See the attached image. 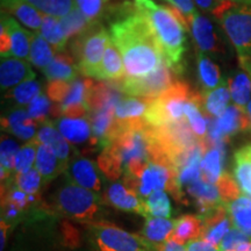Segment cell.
<instances>
[{"instance_id":"cell-43","label":"cell","mask_w":251,"mask_h":251,"mask_svg":"<svg viewBox=\"0 0 251 251\" xmlns=\"http://www.w3.org/2000/svg\"><path fill=\"white\" fill-rule=\"evenodd\" d=\"M31 121L34 120L29 117L27 111H25L23 108L14 109L6 117L1 118V129L7 131V133H11L15 128L29 124Z\"/></svg>"},{"instance_id":"cell-9","label":"cell","mask_w":251,"mask_h":251,"mask_svg":"<svg viewBox=\"0 0 251 251\" xmlns=\"http://www.w3.org/2000/svg\"><path fill=\"white\" fill-rule=\"evenodd\" d=\"M190 28L199 51L211 55L214 58L226 54L224 42L220 39L219 31L211 19L198 12L192 19Z\"/></svg>"},{"instance_id":"cell-24","label":"cell","mask_w":251,"mask_h":251,"mask_svg":"<svg viewBox=\"0 0 251 251\" xmlns=\"http://www.w3.org/2000/svg\"><path fill=\"white\" fill-rule=\"evenodd\" d=\"M188 193L193 198H196L198 206H199L200 214H205L211 209L215 208L216 206L221 205L222 200L220 197L218 186L214 184L207 183V181L200 179L196 183L188 185Z\"/></svg>"},{"instance_id":"cell-31","label":"cell","mask_w":251,"mask_h":251,"mask_svg":"<svg viewBox=\"0 0 251 251\" xmlns=\"http://www.w3.org/2000/svg\"><path fill=\"white\" fill-rule=\"evenodd\" d=\"M228 87L235 105L246 109L251 97V77L244 71L235 72L228 79Z\"/></svg>"},{"instance_id":"cell-7","label":"cell","mask_w":251,"mask_h":251,"mask_svg":"<svg viewBox=\"0 0 251 251\" xmlns=\"http://www.w3.org/2000/svg\"><path fill=\"white\" fill-rule=\"evenodd\" d=\"M90 237L97 251H139L149 249L146 241L107 222L90 224Z\"/></svg>"},{"instance_id":"cell-42","label":"cell","mask_w":251,"mask_h":251,"mask_svg":"<svg viewBox=\"0 0 251 251\" xmlns=\"http://www.w3.org/2000/svg\"><path fill=\"white\" fill-rule=\"evenodd\" d=\"M216 186H218L222 202L226 203V205L241 197L237 181H235L233 177L230 175L226 174V172H224L221 177H220L218 183H216Z\"/></svg>"},{"instance_id":"cell-58","label":"cell","mask_w":251,"mask_h":251,"mask_svg":"<svg viewBox=\"0 0 251 251\" xmlns=\"http://www.w3.org/2000/svg\"><path fill=\"white\" fill-rule=\"evenodd\" d=\"M75 251H84V250H75Z\"/></svg>"},{"instance_id":"cell-10","label":"cell","mask_w":251,"mask_h":251,"mask_svg":"<svg viewBox=\"0 0 251 251\" xmlns=\"http://www.w3.org/2000/svg\"><path fill=\"white\" fill-rule=\"evenodd\" d=\"M64 177L71 183L99 193L102 188V180L99 169L91 159L80 155H75L69 162Z\"/></svg>"},{"instance_id":"cell-18","label":"cell","mask_w":251,"mask_h":251,"mask_svg":"<svg viewBox=\"0 0 251 251\" xmlns=\"http://www.w3.org/2000/svg\"><path fill=\"white\" fill-rule=\"evenodd\" d=\"M2 11L14 15L25 26L39 33L45 14L24 0H1Z\"/></svg>"},{"instance_id":"cell-34","label":"cell","mask_w":251,"mask_h":251,"mask_svg":"<svg viewBox=\"0 0 251 251\" xmlns=\"http://www.w3.org/2000/svg\"><path fill=\"white\" fill-rule=\"evenodd\" d=\"M55 57V49L40 33H35L31 40L29 61L36 68L46 69Z\"/></svg>"},{"instance_id":"cell-38","label":"cell","mask_w":251,"mask_h":251,"mask_svg":"<svg viewBox=\"0 0 251 251\" xmlns=\"http://www.w3.org/2000/svg\"><path fill=\"white\" fill-rule=\"evenodd\" d=\"M39 140L34 137L29 142H27L25 146L19 150L17 157H15V165H14V176L26 174L33 169V165L35 164L37 147H39Z\"/></svg>"},{"instance_id":"cell-51","label":"cell","mask_w":251,"mask_h":251,"mask_svg":"<svg viewBox=\"0 0 251 251\" xmlns=\"http://www.w3.org/2000/svg\"><path fill=\"white\" fill-rule=\"evenodd\" d=\"M158 249H161V251H187L185 244L177 243L171 240H168L165 243H163Z\"/></svg>"},{"instance_id":"cell-15","label":"cell","mask_w":251,"mask_h":251,"mask_svg":"<svg viewBox=\"0 0 251 251\" xmlns=\"http://www.w3.org/2000/svg\"><path fill=\"white\" fill-rule=\"evenodd\" d=\"M1 26L7 30L12 41V54L15 58L29 59L30 45L34 34L24 29L7 12L1 11Z\"/></svg>"},{"instance_id":"cell-20","label":"cell","mask_w":251,"mask_h":251,"mask_svg":"<svg viewBox=\"0 0 251 251\" xmlns=\"http://www.w3.org/2000/svg\"><path fill=\"white\" fill-rule=\"evenodd\" d=\"M78 72L76 61L67 51L57 52L48 67L43 69V74L49 81L62 80L71 83L77 79Z\"/></svg>"},{"instance_id":"cell-40","label":"cell","mask_w":251,"mask_h":251,"mask_svg":"<svg viewBox=\"0 0 251 251\" xmlns=\"http://www.w3.org/2000/svg\"><path fill=\"white\" fill-rule=\"evenodd\" d=\"M146 205L150 216L170 219L172 213L171 203L165 191H156V192L150 194L147 198Z\"/></svg>"},{"instance_id":"cell-46","label":"cell","mask_w":251,"mask_h":251,"mask_svg":"<svg viewBox=\"0 0 251 251\" xmlns=\"http://www.w3.org/2000/svg\"><path fill=\"white\" fill-rule=\"evenodd\" d=\"M71 83L62 80L49 81L48 86H47V94H48L49 99H51V101H55L56 103L63 102V100L67 98L69 91H70Z\"/></svg>"},{"instance_id":"cell-35","label":"cell","mask_w":251,"mask_h":251,"mask_svg":"<svg viewBox=\"0 0 251 251\" xmlns=\"http://www.w3.org/2000/svg\"><path fill=\"white\" fill-rule=\"evenodd\" d=\"M94 21L89 20L77 7H75L65 17L61 18V25L68 39L84 34L90 29Z\"/></svg>"},{"instance_id":"cell-39","label":"cell","mask_w":251,"mask_h":251,"mask_svg":"<svg viewBox=\"0 0 251 251\" xmlns=\"http://www.w3.org/2000/svg\"><path fill=\"white\" fill-rule=\"evenodd\" d=\"M52 107L49 97L41 93L29 103L27 112L37 126H45L50 124L48 118L52 117Z\"/></svg>"},{"instance_id":"cell-17","label":"cell","mask_w":251,"mask_h":251,"mask_svg":"<svg viewBox=\"0 0 251 251\" xmlns=\"http://www.w3.org/2000/svg\"><path fill=\"white\" fill-rule=\"evenodd\" d=\"M35 137L40 143L46 144L49 148H51L56 156L65 164H69L72 157L77 155L75 147H72L71 143L65 140L64 136L51 124L42 126Z\"/></svg>"},{"instance_id":"cell-2","label":"cell","mask_w":251,"mask_h":251,"mask_svg":"<svg viewBox=\"0 0 251 251\" xmlns=\"http://www.w3.org/2000/svg\"><path fill=\"white\" fill-rule=\"evenodd\" d=\"M135 8L148 20L158 40L164 62L171 71L180 75L184 71L186 34L190 29L186 19L174 6L158 5L152 0H133Z\"/></svg>"},{"instance_id":"cell-49","label":"cell","mask_w":251,"mask_h":251,"mask_svg":"<svg viewBox=\"0 0 251 251\" xmlns=\"http://www.w3.org/2000/svg\"><path fill=\"white\" fill-rule=\"evenodd\" d=\"M187 251H220L218 247L213 246L212 243L207 242L202 238H198V240L191 241L186 244Z\"/></svg>"},{"instance_id":"cell-11","label":"cell","mask_w":251,"mask_h":251,"mask_svg":"<svg viewBox=\"0 0 251 251\" xmlns=\"http://www.w3.org/2000/svg\"><path fill=\"white\" fill-rule=\"evenodd\" d=\"M106 201L109 205L125 212H133L140 214L144 219L150 218L147 209L146 200L133 188L120 181H115L109 185L105 193Z\"/></svg>"},{"instance_id":"cell-12","label":"cell","mask_w":251,"mask_h":251,"mask_svg":"<svg viewBox=\"0 0 251 251\" xmlns=\"http://www.w3.org/2000/svg\"><path fill=\"white\" fill-rule=\"evenodd\" d=\"M199 216L202 221V233L200 238L219 248L221 241L233 226L226 203H221Z\"/></svg>"},{"instance_id":"cell-45","label":"cell","mask_w":251,"mask_h":251,"mask_svg":"<svg viewBox=\"0 0 251 251\" xmlns=\"http://www.w3.org/2000/svg\"><path fill=\"white\" fill-rule=\"evenodd\" d=\"M76 7L91 21H97L102 11V5L105 0H75Z\"/></svg>"},{"instance_id":"cell-32","label":"cell","mask_w":251,"mask_h":251,"mask_svg":"<svg viewBox=\"0 0 251 251\" xmlns=\"http://www.w3.org/2000/svg\"><path fill=\"white\" fill-rule=\"evenodd\" d=\"M40 34L52 46L55 51H65V47H67L69 39L63 30L61 18L45 15Z\"/></svg>"},{"instance_id":"cell-8","label":"cell","mask_w":251,"mask_h":251,"mask_svg":"<svg viewBox=\"0 0 251 251\" xmlns=\"http://www.w3.org/2000/svg\"><path fill=\"white\" fill-rule=\"evenodd\" d=\"M174 72L164 62L157 70L143 77H127L117 81L122 93L140 98H155L168 90L174 80Z\"/></svg>"},{"instance_id":"cell-50","label":"cell","mask_w":251,"mask_h":251,"mask_svg":"<svg viewBox=\"0 0 251 251\" xmlns=\"http://www.w3.org/2000/svg\"><path fill=\"white\" fill-rule=\"evenodd\" d=\"M196 6H198L201 11L208 12V13H213V11L220 5L219 0H193Z\"/></svg>"},{"instance_id":"cell-19","label":"cell","mask_w":251,"mask_h":251,"mask_svg":"<svg viewBox=\"0 0 251 251\" xmlns=\"http://www.w3.org/2000/svg\"><path fill=\"white\" fill-rule=\"evenodd\" d=\"M216 125L225 139L233 136L237 131L251 129V122L247 111L236 105L228 106L224 114L216 119Z\"/></svg>"},{"instance_id":"cell-23","label":"cell","mask_w":251,"mask_h":251,"mask_svg":"<svg viewBox=\"0 0 251 251\" xmlns=\"http://www.w3.org/2000/svg\"><path fill=\"white\" fill-rule=\"evenodd\" d=\"M202 233V221L199 215H183L175 220V228L169 240L180 244H186L198 240Z\"/></svg>"},{"instance_id":"cell-41","label":"cell","mask_w":251,"mask_h":251,"mask_svg":"<svg viewBox=\"0 0 251 251\" xmlns=\"http://www.w3.org/2000/svg\"><path fill=\"white\" fill-rule=\"evenodd\" d=\"M43 183L42 177L36 168H33L26 174L14 176V185L27 194H37Z\"/></svg>"},{"instance_id":"cell-53","label":"cell","mask_w":251,"mask_h":251,"mask_svg":"<svg viewBox=\"0 0 251 251\" xmlns=\"http://www.w3.org/2000/svg\"><path fill=\"white\" fill-rule=\"evenodd\" d=\"M246 111H247V113H248V117H249V119H250V122H251V99H250L249 103H248V106H247Z\"/></svg>"},{"instance_id":"cell-26","label":"cell","mask_w":251,"mask_h":251,"mask_svg":"<svg viewBox=\"0 0 251 251\" xmlns=\"http://www.w3.org/2000/svg\"><path fill=\"white\" fill-rule=\"evenodd\" d=\"M197 63L198 76H199L200 84L202 86V93H207L216 89L224 80L221 77L220 68L208 56L199 50L197 52Z\"/></svg>"},{"instance_id":"cell-14","label":"cell","mask_w":251,"mask_h":251,"mask_svg":"<svg viewBox=\"0 0 251 251\" xmlns=\"http://www.w3.org/2000/svg\"><path fill=\"white\" fill-rule=\"evenodd\" d=\"M35 79L30 64L25 59L2 58L0 63V85L2 91L17 87L27 80Z\"/></svg>"},{"instance_id":"cell-28","label":"cell","mask_w":251,"mask_h":251,"mask_svg":"<svg viewBox=\"0 0 251 251\" xmlns=\"http://www.w3.org/2000/svg\"><path fill=\"white\" fill-rule=\"evenodd\" d=\"M234 176L242 192L251 198V144L235 152Z\"/></svg>"},{"instance_id":"cell-30","label":"cell","mask_w":251,"mask_h":251,"mask_svg":"<svg viewBox=\"0 0 251 251\" xmlns=\"http://www.w3.org/2000/svg\"><path fill=\"white\" fill-rule=\"evenodd\" d=\"M150 98H122L115 107V119L120 121L141 120L148 111Z\"/></svg>"},{"instance_id":"cell-57","label":"cell","mask_w":251,"mask_h":251,"mask_svg":"<svg viewBox=\"0 0 251 251\" xmlns=\"http://www.w3.org/2000/svg\"><path fill=\"white\" fill-rule=\"evenodd\" d=\"M219 1H221V2H222V1H226V0H219Z\"/></svg>"},{"instance_id":"cell-29","label":"cell","mask_w":251,"mask_h":251,"mask_svg":"<svg viewBox=\"0 0 251 251\" xmlns=\"http://www.w3.org/2000/svg\"><path fill=\"white\" fill-rule=\"evenodd\" d=\"M225 161V144L212 147L203 156L201 163V179L216 185L222 174Z\"/></svg>"},{"instance_id":"cell-6","label":"cell","mask_w":251,"mask_h":251,"mask_svg":"<svg viewBox=\"0 0 251 251\" xmlns=\"http://www.w3.org/2000/svg\"><path fill=\"white\" fill-rule=\"evenodd\" d=\"M108 41L107 30L98 21H94L89 30L75 39L71 43V52L79 74L99 79L100 68Z\"/></svg>"},{"instance_id":"cell-44","label":"cell","mask_w":251,"mask_h":251,"mask_svg":"<svg viewBox=\"0 0 251 251\" xmlns=\"http://www.w3.org/2000/svg\"><path fill=\"white\" fill-rule=\"evenodd\" d=\"M247 242H250L248 235L236 228H231L224 237V240L221 241L219 249L220 251H236L241 244Z\"/></svg>"},{"instance_id":"cell-13","label":"cell","mask_w":251,"mask_h":251,"mask_svg":"<svg viewBox=\"0 0 251 251\" xmlns=\"http://www.w3.org/2000/svg\"><path fill=\"white\" fill-rule=\"evenodd\" d=\"M57 129L72 144L89 143L90 148L99 149L94 140L89 118H61L56 121Z\"/></svg>"},{"instance_id":"cell-5","label":"cell","mask_w":251,"mask_h":251,"mask_svg":"<svg viewBox=\"0 0 251 251\" xmlns=\"http://www.w3.org/2000/svg\"><path fill=\"white\" fill-rule=\"evenodd\" d=\"M194 92L185 81L175 80L168 90L150 98L144 121L151 127H161L185 120V107L192 100Z\"/></svg>"},{"instance_id":"cell-3","label":"cell","mask_w":251,"mask_h":251,"mask_svg":"<svg viewBox=\"0 0 251 251\" xmlns=\"http://www.w3.org/2000/svg\"><path fill=\"white\" fill-rule=\"evenodd\" d=\"M236 50L241 67L251 62V6L220 2L212 13Z\"/></svg>"},{"instance_id":"cell-48","label":"cell","mask_w":251,"mask_h":251,"mask_svg":"<svg viewBox=\"0 0 251 251\" xmlns=\"http://www.w3.org/2000/svg\"><path fill=\"white\" fill-rule=\"evenodd\" d=\"M12 54L11 36L4 27H0V55L2 58H8Z\"/></svg>"},{"instance_id":"cell-33","label":"cell","mask_w":251,"mask_h":251,"mask_svg":"<svg viewBox=\"0 0 251 251\" xmlns=\"http://www.w3.org/2000/svg\"><path fill=\"white\" fill-rule=\"evenodd\" d=\"M18 143L7 136H1L0 144V162H1V183H9L14 179L15 157L19 152Z\"/></svg>"},{"instance_id":"cell-22","label":"cell","mask_w":251,"mask_h":251,"mask_svg":"<svg viewBox=\"0 0 251 251\" xmlns=\"http://www.w3.org/2000/svg\"><path fill=\"white\" fill-rule=\"evenodd\" d=\"M122 62L124 61H122L121 54L109 37L105 54H103L101 68H100L99 80L117 83V81L124 79L126 71Z\"/></svg>"},{"instance_id":"cell-37","label":"cell","mask_w":251,"mask_h":251,"mask_svg":"<svg viewBox=\"0 0 251 251\" xmlns=\"http://www.w3.org/2000/svg\"><path fill=\"white\" fill-rule=\"evenodd\" d=\"M41 93H42L41 84L35 79H31L25 81V83L9 91L6 94V98H12L15 105L23 107V106L30 103Z\"/></svg>"},{"instance_id":"cell-47","label":"cell","mask_w":251,"mask_h":251,"mask_svg":"<svg viewBox=\"0 0 251 251\" xmlns=\"http://www.w3.org/2000/svg\"><path fill=\"white\" fill-rule=\"evenodd\" d=\"M175 7L184 15V18L186 19L188 26L192 23V19L194 15L198 13L196 4H194L193 0H174Z\"/></svg>"},{"instance_id":"cell-27","label":"cell","mask_w":251,"mask_h":251,"mask_svg":"<svg viewBox=\"0 0 251 251\" xmlns=\"http://www.w3.org/2000/svg\"><path fill=\"white\" fill-rule=\"evenodd\" d=\"M226 206H227L234 228L243 231L244 234L251 237V198L241 196Z\"/></svg>"},{"instance_id":"cell-1","label":"cell","mask_w":251,"mask_h":251,"mask_svg":"<svg viewBox=\"0 0 251 251\" xmlns=\"http://www.w3.org/2000/svg\"><path fill=\"white\" fill-rule=\"evenodd\" d=\"M111 41L121 54L127 77H143L164 63V55L151 26L135 8L127 17L113 21Z\"/></svg>"},{"instance_id":"cell-56","label":"cell","mask_w":251,"mask_h":251,"mask_svg":"<svg viewBox=\"0 0 251 251\" xmlns=\"http://www.w3.org/2000/svg\"><path fill=\"white\" fill-rule=\"evenodd\" d=\"M248 251H251V244H250V248H249V250H248Z\"/></svg>"},{"instance_id":"cell-4","label":"cell","mask_w":251,"mask_h":251,"mask_svg":"<svg viewBox=\"0 0 251 251\" xmlns=\"http://www.w3.org/2000/svg\"><path fill=\"white\" fill-rule=\"evenodd\" d=\"M55 206L62 215L87 224L99 222L103 213L98 193L78 186L65 177L55 193Z\"/></svg>"},{"instance_id":"cell-36","label":"cell","mask_w":251,"mask_h":251,"mask_svg":"<svg viewBox=\"0 0 251 251\" xmlns=\"http://www.w3.org/2000/svg\"><path fill=\"white\" fill-rule=\"evenodd\" d=\"M45 15L63 18L76 7L75 0H24Z\"/></svg>"},{"instance_id":"cell-21","label":"cell","mask_w":251,"mask_h":251,"mask_svg":"<svg viewBox=\"0 0 251 251\" xmlns=\"http://www.w3.org/2000/svg\"><path fill=\"white\" fill-rule=\"evenodd\" d=\"M175 228V220L164 218H150L146 219V224L142 229V237L147 246L158 249L163 243L169 240Z\"/></svg>"},{"instance_id":"cell-16","label":"cell","mask_w":251,"mask_h":251,"mask_svg":"<svg viewBox=\"0 0 251 251\" xmlns=\"http://www.w3.org/2000/svg\"><path fill=\"white\" fill-rule=\"evenodd\" d=\"M35 168L42 177L43 184H48L56 179L59 175H64L68 164L61 161L51 148L40 143L37 147Z\"/></svg>"},{"instance_id":"cell-54","label":"cell","mask_w":251,"mask_h":251,"mask_svg":"<svg viewBox=\"0 0 251 251\" xmlns=\"http://www.w3.org/2000/svg\"><path fill=\"white\" fill-rule=\"evenodd\" d=\"M107 1H108V0H105V2H107ZM164 1H166V2H168L169 5H170V6H174V7H175L174 0H164Z\"/></svg>"},{"instance_id":"cell-52","label":"cell","mask_w":251,"mask_h":251,"mask_svg":"<svg viewBox=\"0 0 251 251\" xmlns=\"http://www.w3.org/2000/svg\"><path fill=\"white\" fill-rule=\"evenodd\" d=\"M229 1L235 2V4H241V5H250L251 6V0H229Z\"/></svg>"},{"instance_id":"cell-25","label":"cell","mask_w":251,"mask_h":251,"mask_svg":"<svg viewBox=\"0 0 251 251\" xmlns=\"http://www.w3.org/2000/svg\"><path fill=\"white\" fill-rule=\"evenodd\" d=\"M203 108L202 111L207 118H219L228 108L230 100V91L228 87V81L225 79L222 83L209 92L203 93Z\"/></svg>"},{"instance_id":"cell-55","label":"cell","mask_w":251,"mask_h":251,"mask_svg":"<svg viewBox=\"0 0 251 251\" xmlns=\"http://www.w3.org/2000/svg\"><path fill=\"white\" fill-rule=\"evenodd\" d=\"M139 251H150L149 249H146V248H143V249H140Z\"/></svg>"}]
</instances>
